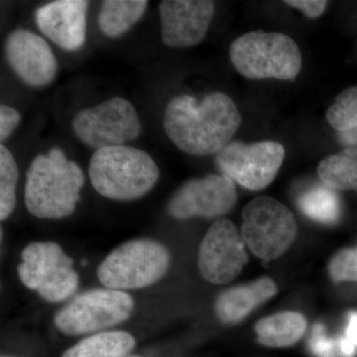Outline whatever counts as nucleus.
<instances>
[{
  "mask_svg": "<svg viewBox=\"0 0 357 357\" xmlns=\"http://www.w3.org/2000/svg\"><path fill=\"white\" fill-rule=\"evenodd\" d=\"M243 117L225 93H213L199 102L180 95L169 100L164 112V130L185 153L196 156L218 154L241 128Z\"/></svg>",
  "mask_w": 357,
  "mask_h": 357,
  "instance_id": "nucleus-1",
  "label": "nucleus"
},
{
  "mask_svg": "<svg viewBox=\"0 0 357 357\" xmlns=\"http://www.w3.org/2000/svg\"><path fill=\"white\" fill-rule=\"evenodd\" d=\"M84 175L62 149L54 147L35 157L26 174L25 206L38 218H63L74 213L81 199Z\"/></svg>",
  "mask_w": 357,
  "mask_h": 357,
  "instance_id": "nucleus-2",
  "label": "nucleus"
},
{
  "mask_svg": "<svg viewBox=\"0 0 357 357\" xmlns=\"http://www.w3.org/2000/svg\"><path fill=\"white\" fill-rule=\"evenodd\" d=\"M89 176L100 196L132 201L154 187L160 172L156 162L146 152L122 145L96 150L89 160Z\"/></svg>",
  "mask_w": 357,
  "mask_h": 357,
  "instance_id": "nucleus-3",
  "label": "nucleus"
},
{
  "mask_svg": "<svg viewBox=\"0 0 357 357\" xmlns=\"http://www.w3.org/2000/svg\"><path fill=\"white\" fill-rule=\"evenodd\" d=\"M229 56L237 72L249 79L294 81L302 68L299 46L283 33H246L230 45Z\"/></svg>",
  "mask_w": 357,
  "mask_h": 357,
  "instance_id": "nucleus-4",
  "label": "nucleus"
},
{
  "mask_svg": "<svg viewBox=\"0 0 357 357\" xmlns=\"http://www.w3.org/2000/svg\"><path fill=\"white\" fill-rule=\"evenodd\" d=\"M165 245L151 239H134L112 250L98 268L102 285L112 290H135L153 285L170 267Z\"/></svg>",
  "mask_w": 357,
  "mask_h": 357,
  "instance_id": "nucleus-5",
  "label": "nucleus"
},
{
  "mask_svg": "<svg viewBox=\"0 0 357 357\" xmlns=\"http://www.w3.org/2000/svg\"><path fill=\"white\" fill-rule=\"evenodd\" d=\"M21 259L17 267L20 281L47 302L69 299L79 287V275L73 268L74 261L58 243L28 244L21 252Z\"/></svg>",
  "mask_w": 357,
  "mask_h": 357,
  "instance_id": "nucleus-6",
  "label": "nucleus"
},
{
  "mask_svg": "<svg viewBox=\"0 0 357 357\" xmlns=\"http://www.w3.org/2000/svg\"><path fill=\"white\" fill-rule=\"evenodd\" d=\"M243 238L251 252L263 260L283 255L297 236L292 211L271 197H258L243 211Z\"/></svg>",
  "mask_w": 357,
  "mask_h": 357,
  "instance_id": "nucleus-7",
  "label": "nucleus"
},
{
  "mask_svg": "<svg viewBox=\"0 0 357 357\" xmlns=\"http://www.w3.org/2000/svg\"><path fill=\"white\" fill-rule=\"evenodd\" d=\"M134 301L129 294L112 289H93L77 296L56 314L54 323L69 335L110 328L130 318Z\"/></svg>",
  "mask_w": 357,
  "mask_h": 357,
  "instance_id": "nucleus-8",
  "label": "nucleus"
},
{
  "mask_svg": "<svg viewBox=\"0 0 357 357\" xmlns=\"http://www.w3.org/2000/svg\"><path fill=\"white\" fill-rule=\"evenodd\" d=\"M72 128L77 139L96 150L122 146L141 133L139 115L123 98H109L79 110L73 119Z\"/></svg>",
  "mask_w": 357,
  "mask_h": 357,
  "instance_id": "nucleus-9",
  "label": "nucleus"
},
{
  "mask_svg": "<svg viewBox=\"0 0 357 357\" xmlns=\"http://www.w3.org/2000/svg\"><path fill=\"white\" fill-rule=\"evenodd\" d=\"M285 158V148L276 141L248 143L231 141L215 157L222 175L250 191H260L272 182Z\"/></svg>",
  "mask_w": 357,
  "mask_h": 357,
  "instance_id": "nucleus-10",
  "label": "nucleus"
},
{
  "mask_svg": "<svg viewBox=\"0 0 357 357\" xmlns=\"http://www.w3.org/2000/svg\"><path fill=\"white\" fill-rule=\"evenodd\" d=\"M248 261L243 236L222 218L211 225L199 246L198 266L204 280L215 285L234 281Z\"/></svg>",
  "mask_w": 357,
  "mask_h": 357,
  "instance_id": "nucleus-11",
  "label": "nucleus"
},
{
  "mask_svg": "<svg viewBox=\"0 0 357 357\" xmlns=\"http://www.w3.org/2000/svg\"><path fill=\"white\" fill-rule=\"evenodd\" d=\"M236 188L227 176L210 174L187 181L168 204L169 215L177 220L220 218L236 206Z\"/></svg>",
  "mask_w": 357,
  "mask_h": 357,
  "instance_id": "nucleus-12",
  "label": "nucleus"
},
{
  "mask_svg": "<svg viewBox=\"0 0 357 357\" xmlns=\"http://www.w3.org/2000/svg\"><path fill=\"white\" fill-rule=\"evenodd\" d=\"M4 51L9 67L27 86L44 88L57 76V59L51 47L44 38L29 30L20 28L11 32Z\"/></svg>",
  "mask_w": 357,
  "mask_h": 357,
  "instance_id": "nucleus-13",
  "label": "nucleus"
},
{
  "mask_svg": "<svg viewBox=\"0 0 357 357\" xmlns=\"http://www.w3.org/2000/svg\"><path fill=\"white\" fill-rule=\"evenodd\" d=\"M208 0H165L159 6L162 41L171 48H190L201 43L215 15Z\"/></svg>",
  "mask_w": 357,
  "mask_h": 357,
  "instance_id": "nucleus-14",
  "label": "nucleus"
},
{
  "mask_svg": "<svg viewBox=\"0 0 357 357\" xmlns=\"http://www.w3.org/2000/svg\"><path fill=\"white\" fill-rule=\"evenodd\" d=\"M89 1L58 0L39 7L35 22L44 36L66 51H77L86 39Z\"/></svg>",
  "mask_w": 357,
  "mask_h": 357,
  "instance_id": "nucleus-15",
  "label": "nucleus"
},
{
  "mask_svg": "<svg viewBox=\"0 0 357 357\" xmlns=\"http://www.w3.org/2000/svg\"><path fill=\"white\" fill-rule=\"evenodd\" d=\"M276 293V284L269 277L227 289L215 301V314L223 324L239 323Z\"/></svg>",
  "mask_w": 357,
  "mask_h": 357,
  "instance_id": "nucleus-16",
  "label": "nucleus"
},
{
  "mask_svg": "<svg viewBox=\"0 0 357 357\" xmlns=\"http://www.w3.org/2000/svg\"><path fill=\"white\" fill-rule=\"evenodd\" d=\"M307 328V321L297 312H283L263 318L256 324L258 342L270 347H287L299 342Z\"/></svg>",
  "mask_w": 357,
  "mask_h": 357,
  "instance_id": "nucleus-17",
  "label": "nucleus"
},
{
  "mask_svg": "<svg viewBox=\"0 0 357 357\" xmlns=\"http://www.w3.org/2000/svg\"><path fill=\"white\" fill-rule=\"evenodd\" d=\"M147 6L146 0H105L98 13V27L109 38L121 37L141 20Z\"/></svg>",
  "mask_w": 357,
  "mask_h": 357,
  "instance_id": "nucleus-18",
  "label": "nucleus"
},
{
  "mask_svg": "<svg viewBox=\"0 0 357 357\" xmlns=\"http://www.w3.org/2000/svg\"><path fill=\"white\" fill-rule=\"evenodd\" d=\"M318 175L330 189L357 194V147H347L326 157L319 164Z\"/></svg>",
  "mask_w": 357,
  "mask_h": 357,
  "instance_id": "nucleus-19",
  "label": "nucleus"
},
{
  "mask_svg": "<svg viewBox=\"0 0 357 357\" xmlns=\"http://www.w3.org/2000/svg\"><path fill=\"white\" fill-rule=\"evenodd\" d=\"M135 345L126 332H103L84 338L64 352L62 357H123Z\"/></svg>",
  "mask_w": 357,
  "mask_h": 357,
  "instance_id": "nucleus-20",
  "label": "nucleus"
},
{
  "mask_svg": "<svg viewBox=\"0 0 357 357\" xmlns=\"http://www.w3.org/2000/svg\"><path fill=\"white\" fill-rule=\"evenodd\" d=\"M298 206L307 218L323 225L337 222L342 211L337 191L325 185H316L301 195Z\"/></svg>",
  "mask_w": 357,
  "mask_h": 357,
  "instance_id": "nucleus-21",
  "label": "nucleus"
},
{
  "mask_svg": "<svg viewBox=\"0 0 357 357\" xmlns=\"http://www.w3.org/2000/svg\"><path fill=\"white\" fill-rule=\"evenodd\" d=\"M17 163L13 153L0 145V218L6 220L16 206V185L18 182Z\"/></svg>",
  "mask_w": 357,
  "mask_h": 357,
  "instance_id": "nucleus-22",
  "label": "nucleus"
},
{
  "mask_svg": "<svg viewBox=\"0 0 357 357\" xmlns=\"http://www.w3.org/2000/svg\"><path fill=\"white\" fill-rule=\"evenodd\" d=\"M326 119L337 132L357 128V86L338 93L326 112Z\"/></svg>",
  "mask_w": 357,
  "mask_h": 357,
  "instance_id": "nucleus-23",
  "label": "nucleus"
},
{
  "mask_svg": "<svg viewBox=\"0 0 357 357\" xmlns=\"http://www.w3.org/2000/svg\"><path fill=\"white\" fill-rule=\"evenodd\" d=\"M328 272L333 281L357 282V248L344 249L333 256Z\"/></svg>",
  "mask_w": 357,
  "mask_h": 357,
  "instance_id": "nucleus-24",
  "label": "nucleus"
},
{
  "mask_svg": "<svg viewBox=\"0 0 357 357\" xmlns=\"http://www.w3.org/2000/svg\"><path fill=\"white\" fill-rule=\"evenodd\" d=\"M309 349L314 357H340L337 340L328 337L325 328L321 324H317L312 328Z\"/></svg>",
  "mask_w": 357,
  "mask_h": 357,
  "instance_id": "nucleus-25",
  "label": "nucleus"
},
{
  "mask_svg": "<svg viewBox=\"0 0 357 357\" xmlns=\"http://www.w3.org/2000/svg\"><path fill=\"white\" fill-rule=\"evenodd\" d=\"M340 357H354L357 352V312H349L344 335L337 340Z\"/></svg>",
  "mask_w": 357,
  "mask_h": 357,
  "instance_id": "nucleus-26",
  "label": "nucleus"
},
{
  "mask_svg": "<svg viewBox=\"0 0 357 357\" xmlns=\"http://www.w3.org/2000/svg\"><path fill=\"white\" fill-rule=\"evenodd\" d=\"M21 122V115L17 110L8 105H2L0 107V141L8 139Z\"/></svg>",
  "mask_w": 357,
  "mask_h": 357,
  "instance_id": "nucleus-27",
  "label": "nucleus"
},
{
  "mask_svg": "<svg viewBox=\"0 0 357 357\" xmlns=\"http://www.w3.org/2000/svg\"><path fill=\"white\" fill-rule=\"evenodd\" d=\"M284 3L297 8L307 18L314 20V18H319V16L323 15L328 2L323 1V0H289V1H284Z\"/></svg>",
  "mask_w": 357,
  "mask_h": 357,
  "instance_id": "nucleus-28",
  "label": "nucleus"
},
{
  "mask_svg": "<svg viewBox=\"0 0 357 357\" xmlns=\"http://www.w3.org/2000/svg\"><path fill=\"white\" fill-rule=\"evenodd\" d=\"M337 136L340 143L345 146L357 147V128L344 131V132H338Z\"/></svg>",
  "mask_w": 357,
  "mask_h": 357,
  "instance_id": "nucleus-29",
  "label": "nucleus"
},
{
  "mask_svg": "<svg viewBox=\"0 0 357 357\" xmlns=\"http://www.w3.org/2000/svg\"><path fill=\"white\" fill-rule=\"evenodd\" d=\"M131 357H139V356H131Z\"/></svg>",
  "mask_w": 357,
  "mask_h": 357,
  "instance_id": "nucleus-30",
  "label": "nucleus"
},
{
  "mask_svg": "<svg viewBox=\"0 0 357 357\" xmlns=\"http://www.w3.org/2000/svg\"><path fill=\"white\" fill-rule=\"evenodd\" d=\"M2 357H8V356H2Z\"/></svg>",
  "mask_w": 357,
  "mask_h": 357,
  "instance_id": "nucleus-31",
  "label": "nucleus"
}]
</instances>
